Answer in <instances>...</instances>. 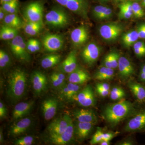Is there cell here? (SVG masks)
I'll list each match as a JSON object with an SVG mask.
<instances>
[{"label": "cell", "instance_id": "obj_19", "mask_svg": "<svg viewBox=\"0 0 145 145\" xmlns=\"http://www.w3.org/2000/svg\"><path fill=\"white\" fill-rule=\"evenodd\" d=\"M77 63V52L75 50H72L64 61L60 64L59 70L63 73L69 74L78 67Z\"/></svg>", "mask_w": 145, "mask_h": 145}, {"label": "cell", "instance_id": "obj_8", "mask_svg": "<svg viewBox=\"0 0 145 145\" xmlns=\"http://www.w3.org/2000/svg\"><path fill=\"white\" fill-rule=\"evenodd\" d=\"M55 1L78 14L83 18H87V5L84 0H54Z\"/></svg>", "mask_w": 145, "mask_h": 145}, {"label": "cell", "instance_id": "obj_53", "mask_svg": "<svg viewBox=\"0 0 145 145\" xmlns=\"http://www.w3.org/2000/svg\"><path fill=\"white\" fill-rule=\"evenodd\" d=\"M99 143H100V145H108L110 144V141L102 140Z\"/></svg>", "mask_w": 145, "mask_h": 145}, {"label": "cell", "instance_id": "obj_21", "mask_svg": "<svg viewBox=\"0 0 145 145\" xmlns=\"http://www.w3.org/2000/svg\"><path fill=\"white\" fill-rule=\"evenodd\" d=\"M68 77L69 82L81 85L91 79L90 75L86 71L78 67L69 73Z\"/></svg>", "mask_w": 145, "mask_h": 145}, {"label": "cell", "instance_id": "obj_59", "mask_svg": "<svg viewBox=\"0 0 145 145\" xmlns=\"http://www.w3.org/2000/svg\"><path fill=\"white\" fill-rule=\"evenodd\" d=\"M142 25L143 27H144V29H145V24H142Z\"/></svg>", "mask_w": 145, "mask_h": 145}, {"label": "cell", "instance_id": "obj_41", "mask_svg": "<svg viewBox=\"0 0 145 145\" xmlns=\"http://www.w3.org/2000/svg\"><path fill=\"white\" fill-rule=\"evenodd\" d=\"M132 7L133 15L135 18H142L144 16V10L138 3L133 2Z\"/></svg>", "mask_w": 145, "mask_h": 145}, {"label": "cell", "instance_id": "obj_26", "mask_svg": "<svg viewBox=\"0 0 145 145\" xmlns=\"http://www.w3.org/2000/svg\"><path fill=\"white\" fill-rule=\"evenodd\" d=\"M3 24L19 30L23 28L24 22L16 13L7 14L3 21Z\"/></svg>", "mask_w": 145, "mask_h": 145}, {"label": "cell", "instance_id": "obj_12", "mask_svg": "<svg viewBox=\"0 0 145 145\" xmlns=\"http://www.w3.org/2000/svg\"><path fill=\"white\" fill-rule=\"evenodd\" d=\"M75 134L74 125L72 119H71L68 126L64 132L56 136H49L50 143L56 145H65L69 144L73 140Z\"/></svg>", "mask_w": 145, "mask_h": 145}, {"label": "cell", "instance_id": "obj_46", "mask_svg": "<svg viewBox=\"0 0 145 145\" xmlns=\"http://www.w3.org/2000/svg\"><path fill=\"white\" fill-rule=\"evenodd\" d=\"M96 88H100L105 90H110V86L106 83H98L96 85Z\"/></svg>", "mask_w": 145, "mask_h": 145}, {"label": "cell", "instance_id": "obj_42", "mask_svg": "<svg viewBox=\"0 0 145 145\" xmlns=\"http://www.w3.org/2000/svg\"><path fill=\"white\" fill-rule=\"evenodd\" d=\"M103 132L100 128H98L96 132L93 135L92 139L91 140L90 144L91 145H95L99 143L103 140Z\"/></svg>", "mask_w": 145, "mask_h": 145}, {"label": "cell", "instance_id": "obj_50", "mask_svg": "<svg viewBox=\"0 0 145 145\" xmlns=\"http://www.w3.org/2000/svg\"><path fill=\"white\" fill-rule=\"evenodd\" d=\"M7 14V13L1 8V9H0V20L1 21L3 20L5 18Z\"/></svg>", "mask_w": 145, "mask_h": 145}, {"label": "cell", "instance_id": "obj_4", "mask_svg": "<svg viewBox=\"0 0 145 145\" xmlns=\"http://www.w3.org/2000/svg\"><path fill=\"white\" fill-rule=\"evenodd\" d=\"M44 6L39 1L30 3L25 7L24 15L26 20L43 25Z\"/></svg>", "mask_w": 145, "mask_h": 145}, {"label": "cell", "instance_id": "obj_6", "mask_svg": "<svg viewBox=\"0 0 145 145\" xmlns=\"http://www.w3.org/2000/svg\"><path fill=\"white\" fill-rule=\"evenodd\" d=\"M123 27L121 24L111 22L102 25L99 29L100 35L108 42L115 41L121 34Z\"/></svg>", "mask_w": 145, "mask_h": 145}, {"label": "cell", "instance_id": "obj_32", "mask_svg": "<svg viewBox=\"0 0 145 145\" xmlns=\"http://www.w3.org/2000/svg\"><path fill=\"white\" fill-rule=\"evenodd\" d=\"M129 88L138 101L143 102L145 100V88L142 85L136 82H129Z\"/></svg>", "mask_w": 145, "mask_h": 145}, {"label": "cell", "instance_id": "obj_29", "mask_svg": "<svg viewBox=\"0 0 145 145\" xmlns=\"http://www.w3.org/2000/svg\"><path fill=\"white\" fill-rule=\"evenodd\" d=\"M120 55L116 51H111L106 55L103 61V66L115 69L118 67Z\"/></svg>", "mask_w": 145, "mask_h": 145}, {"label": "cell", "instance_id": "obj_31", "mask_svg": "<svg viewBox=\"0 0 145 145\" xmlns=\"http://www.w3.org/2000/svg\"><path fill=\"white\" fill-rule=\"evenodd\" d=\"M50 79L51 85L55 89H61L65 84V73L60 71L52 72L50 76Z\"/></svg>", "mask_w": 145, "mask_h": 145}, {"label": "cell", "instance_id": "obj_15", "mask_svg": "<svg viewBox=\"0 0 145 145\" xmlns=\"http://www.w3.org/2000/svg\"><path fill=\"white\" fill-rule=\"evenodd\" d=\"M89 37L87 27L82 25L73 29L71 34V39L72 44L76 47L82 46L87 41Z\"/></svg>", "mask_w": 145, "mask_h": 145}, {"label": "cell", "instance_id": "obj_11", "mask_svg": "<svg viewBox=\"0 0 145 145\" xmlns=\"http://www.w3.org/2000/svg\"><path fill=\"white\" fill-rule=\"evenodd\" d=\"M72 100L78 103L81 106L89 107L95 104V99L94 92L91 87L86 86L81 90L75 96Z\"/></svg>", "mask_w": 145, "mask_h": 145}, {"label": "cell", "instance_id": "obj_28", "mask_svg": "<svg viewBox=\"0 0 145 145\" xmlns=\"http://www.w3.org/2000/svg\"><path fill=\"white\" fill-rule=\"evenodd\" d=\"M61 60L60 54H52L47 55L42 59L41 65L45 69L51 68L59 63Z\"/></svg>", "mask_w": 145, "mask_h": 145}, {"label": "cell", "instance_id": "obj_51", "mask_svg": "<svg viewBox=\"0 0 145 145\" xmlns=\"http://www.w3.org/2000/svg\"><path fill=\"white\" fill-rule=\"evenodd\" d=\"M133 143L130 140H125L123 142L121 143L120 145H131L133 144Z\"/></svg>", "mask_w": 145, "mask_h": 145}, {"label": "cell", "instance_id": "obj_52", "mask_svg": "<svg viewBox=\"0 0 145 145\" xmlns=\"http://www.w3.org/2000/svg\"><path fill=\"white\" fill-rule=\"evenodd\" d=\"M3 130L1 128L0 130V143L1 144L3 143Z\"/></svg>", "mask_w": 145, "mask_h": 145}, {"label": "cell", "instance_id": "obj_24", "mask_svg": "<svg viewBox=\"0 0 145 145\" xmlns=\"http://www.w3.org/2000/svg\"><path fill=\"white\" fill-rule=\"evenodd\" d=\"M80 85L69 82L67 84H65L60 89L61 94L67 100H72L74 96L81 90Z\"/></svg>", "mask_w": 145, "mask_h": 145}, {"label": "cell", "instance_id": "obj_33", "mask_svg": "<svg viewBox=\"0 0 145 145\" xmlns=\"http://www.w3.org/2000/svg\"><path fill=\"white\" fill-rule=\"evenodd\" d=\"M132 4L130 1H126L119 5V17L120 19H128L132 17L133 15Z\"/></svg>", "mask_w": 145, "mask_h": 145}, {"label": "cell", "instance_id": "obj_10", "mask_svg": "<svg viewBox=\"0 0 145 145\" xmlns=\"http://www.w3.org/2000/svg\"><path fill=\"white\" fill-rule=\"evenodd\" d=\"M71 119L70 116L66 114L54 120L47 127L49 136H56L64 132Z\"/></svg>", "mask_w": 145, "mask_h": 145}, {"label": "cell", "instance_id": "obj_7", "mask_svg": "<svg viewBox=\"0 0 145 145\" xmlns=\"http://www.w3.org/2000/svg\"><path fill=\"white\" fill-rule=\"evenodd\" d=\"M42 42L44 49L50 52L59 51L62 48L64 44L63 38L59 34H45L42 37Z\"/></svg>", "mask_w": 145, "mask_h": 145}, {"label": "cell", "instance_id": "obj_14", "mask_svg": "<svg viewBox=\"0 0 145 145\" xmlns=\"http://www.w3.org/2000/svg\"><path fill=\"white\" fill-rule=\"evenodd\" d=\"M32 88L37 95H40L46 90L47 86V79L44 73L39 71L33 72L31 76Z\"/></svg>", "mask_w": 145, "mask_h": 145}, {"label": "cell", "instance_id": "obj_40", "mask_svg": "<svg viewBox=\"0 0 145 145\" xmlns=\"http://www.w3.org/2000/svg\"><path fill=\"white\" fill-rule=\"evenodd\" d=\"M35 141V138L30 135L24 136L15 140L14 144L16 145H31L33 144Z\"/></svg>", "mask_w": 145, "mask_h": 145}, {"label": "cell", "instance_id": "obj_60", "mask_svg": "<svg viewBox=\"0 0 145 145\" xmlns=\"http://www.w3.org/2000/svg\"><path fill=\"white\" fill-rule=\"evenodd\" d=\"M136 1H140V0H136Z\"/></svg>", "mask_w": 145, "mask_h": 145}, {"label": "cell", "instance_id": "obj_45", "mask_svg": "<svg viewBox=\"0 0 145 145\" xmlns=\"http://www.w3.org/2000/svg\"><path fill=\"white\" fill-rule=\"evenodd\" d=\"M137 31L138 32L139 38L145 39V29L142 25H141L137 27Z\"/></svg>", "mask_w": 145, "mask_h": 145}, {"label": "cell", "instance_id": "obj_1", "mask_svg": "<svg viewBox=\"0 0 145 145\" xmlns=\"http://www.w3.org/2000/svg\"><path fill=\"white\" fill-rule=\"evenodd\" d=\"M136 112L131 102L123 99L108 106L104 110V116L109 123L114 126Z\"/></svg>", "mask_w": 145, "mask_h": 145}, {"label": "cell", "instance_id": "obj_9", "mask_svg": "<svg viewBox=\"0 0 145 145\" xmlns=\"http://www.w3.org/2000/svg\"><path fill=\"white\" fill-rule=\"evenodd\" d=\"M100 46L94 43L86 45L81 52V57L86 64L89 66L93 64L98 59L101 53Z\"/></svg>", "mask_w": 145, "mask_h": 145}, {"label": "cell", "instance_id": "obj_57", "mask_svg": "<svg viewBox=\"0 0 145 145\" xmlns=\"http://www.w3.org/2000/svg\"><path fill=\"white\" fill-rule=\"evenodd\" d=\"M98 1L101 2H106L110 0H98Z\"/></svg>", "mask_w": 145, "mask_h": 145}, {"label": "cell", "instance_id": "obj_23", "mask_svg": "<svg viewBox=\"0 0 145 145\" xmlns=\"http://www.w3.org/2000/svg\"><path fill=\"white\" fill-rule=\"evenodd\" d=\"M95 123L77 121L74 126L75 134L78 139L83 140L89 135Z\"/></svg>", "mask_w": 145, "mask_h": 145}, {"label": "cell", "instance_id": "obj_58", "mask_svg": "<svg viewBox=\"0 0 145 145\" xmlns=\"http://www.w3.org/2000/svg\"><path fill=\"white\" fill-rule=\"evenodd\" d=\"M142 5L145 8V0H143L142 3Z\"/></svg>", "mask_w": 145, "mask_h": 145}, {"label": "cell", "instance_id": "obj_49", "mask_svg": "<svg viewBox=\"0 0 145 145\" xmlns=\"http://www.w3.org/2000/svg\"><path fill=\"white\" fill-rule=\"evenodd\" d=\"M133 49H145V43L142 41H137L133 45Z\"/></svg>", "mask_w": 145, "mask_h": 145}, {"label": "cell", "instance_id": "obj_37", "mask_svg": "<svg viewBox=\"0 0 145 145\" xmlns=\"http://www.w3.org/2000/svg\"><path fill=\"white\" fill-rule=\"evenodd\" d=\"M26 44L27 49L29 53H34L38 52L41 48L40 42L36 39H29Z\"/></svg>", "mask_w": 145, "mask_h": 145}, {"label": "cell", "instance_id": "obj_27", "mask_svg": "<svg viewBox=\"0 0 145 145\" xmlns=\"http://www.w3.org/2000/svg\"><path fill=\"white\" fill-rule=\"evenodd\" d=\"M114 73V69L103 66L96 71L93 78L99 81L108 80L113 78Z\"/></svg>", "mask_w": 145, "mask_h": 145}, {"label": "cell", "instance_id": "obj_47", "mask_svg": "<svg viewBox=\"0 0 145 145\" xmlns=\"http://www.w3.org/2000/svg\"><path fill=\"white\" fill-rule=\"evenodd\" d=\"M96 90L97 93L103 97H106L110 93V90H105L100 88H96Z\"/></svg>", "mask_w": 145, "mask_h": 145}, {"label": "cell", "instance_id": "obj_22", "mask_svg": "<svg viewBox=\"0 0 145 145\" xmlns=\"http://www.w3.org/2000/svg\"><path fill=\"white\" fill-rule=\"evenodd\" d=\"M74 118L77 121L96 123L97 117L93 110L89 109L76 110L73 112Z\"/></svg>", "mask_w": 145, "mask_h": 145}, {"label": "cell", "instance_id": "obj_16", "mask_svg": "<svg viewBox=\"0 0 145 145\" xmlns=\"http://www.w3.org/2000/svg\"><path fill=\"white\" fill-rule=\"evenodd\" d=\"M58 101L54 98H48L43 101L42 104V112L46 121L51 120L57 113Z\"/></svg>", "mask_w": 145, "mask_h": 145}, {"label": "cell", "instance_id": "obj_38", "mask_svg": "<svg viewBox=\"0 0 145 145\" xmlns=\"http://www.w3.org/2000/svg\"><path fill=\"white\" fill-rule=\"evenodd\" d=\"M110 98L113 101H117L122 99L125 96V91L119 87H114L110 91Z\"/></svg>", "mask_w": 145, "mask_h": 145}, {"label": "cell", "instance_id": "obj_56", "mask_svg": "<svg viewBox=\"0 0 145 145\" xmlns=\"http://www.w3.org/2000/svg\"><path fill=\"white\" fill-rule=\"evenodd\" d=\"M127 0H114V1L116 2H124L125 1H126Z\"/></svg>", "mask_w": 145, "mask_h": 145}, {"label": "cell", "instance_id": "obj_44", "mask_svg": "<svg viewBox=\"0 0 145 145\" xmlns=\"http://www.w3.org/2000/svg\"><path fill=\"white\" fill-rule=\"evenodd\" d=\"M117 134H118V133H116L108 132L105 133H103V140L110 141Z\"/></svg>", "mask_w": 145, "mask_h": 145}, {"label": "cell", "instance_id": "obj_48", "mask_svg": "<svg viewBox=\"0 0 145 145\" xmlns=\"http://www.w3.org/2000/svg\"><path fill=\"white\" fill-rule=\"evenodd\" d=\"M135 54L138 57H142L145 56V49L136 48L133 49Z\"/></svg>", "mask_w": 145, "mask_h": 145}, {"label": "cell", "instance_id": "obj_18", "mask_svg": "<svg viewBox=\"0 0 145 145\" xmlns=\"http://www.w3.org/2000/svg\"><path fill=\"white\" fill-rule=\"evenodd\" d=\"M32 123V119L29 117H24L19 119L10 127L9 135L13 137L22 135L29 129Z\"/></svg>", "mask_w": 145, "mask_h": 145}, {"label": "cell", "instance_id": "obj_54", "mask_svg": "<svg viewBox=\"0 0 145 145\" xmlns=\"http://www.w3.org/2000/svg\"><path fill=\"white\" fill-rule=\"evenodd\" d=\"M11 1L12 0H1V3L2 5L4 3L8 2L10 1Z\"/></svg>", "mask_w": 145, "mask_h": 145}, {"label": "cell", "instance_id": "obj_2", "mask_svg": "<svg viewBox=\"0 0 145 145\" xmlns=\"http://www.w3.org/2000/svg\"><path fill=\"white\" fill-rule=\"evenodd\" d=\"M27 86L26 72L20 69H15L10 72L7 78V96L12 102L19 101L24 96Z\"/></svg>", "mask_w": 145, "mask_h": 145}, {"label": "cell", "instance_id": "obj_30", "mask_svg": "<svg viewBox=\"0 0 145 145\" xmlns=\"http://www.w3.org/2000/svg\"><path fill=\"white\" fill-rule=\"evenodd\" d=\"M43 25L26 20L24 22L23 28L27 35L35 36L40 32L43 27Z\"/></svg>", "mask_w": 145, "mask_h": 145}, {"label": "cell", "instance_id": "obj_55", "mask_svg": "<svg viewBox=\"0 0 145 145\" xmlns=\"http://www.w3.org/2000/svg\"><path fill=\"white\" fill-rule=\"evenodd\" d=\"M141 71L145 73V65L143 66L142 67V69H141Z\"/></svg>", "mask_w": 145, "mask_h": 145}, {"label": "cell", "instance_id": "obj_13", "mask_svg": "<svg viewBox=\"0 0 145 145\" xmlns=\"http://www.w3.org/2000/svg\"><path fill=\"white\" fill-rule=\"evenodd\" d=\"M145 129V110L136 112L127 123L125 127L127 132L138 131Z\"/></svg>", "mask_w": 145, "mask_h": 145}, {"label": "cell", "instance_id": "obj_3", "mask_svg": "<svg viewBox=\"0 0 145 145\" xmlns=\"http://www.w3.org/2000/svg\"><path fill=\"white\" fill-rule=\"evenodd\" d=\"M45 18L46 24L54 28H63L69 24L67 13L59 7L52 8L46 13Z\"/></svg>", "mask_w": 145, "mask_h": 145}, {"label": "cell", "instance_id": "obj_39", "mask_svg": "<svg viewBox=\"0 0 145 145\" xmlns=\"http://www.w3.org/2000/svg\"><path fill=\"white\" fill-rule=\"evenodd\" d=\"M10 64V59L8 54L4 50H0V67L1 69L8 67Z\"/></svg>", "mask_w": 145, "mask_h": 145}, {"label": "cell", "instance_id": "obj_20", "mask_svg": "<svg viewBox=\"0 0 145 145\" xmlns=\"http://www.w3.org/2000/svg\"><path fill=\"white\" fill-rule=\"evenodd\" d=\"M34 101L20 102L16 105L13 109V118L14 120H19L28 115L32 110Z\"/></svg>", "mask_w": 145, "mask_h": 145}, {"label": "cell", "instance_id": "obj_36", "mask_svg": "<svg viewBox=\"0 0 145 145\" xmlns=\"http://www.w3.org/2000/svg\"><path fill=\"white\" fill-rule=\"evenodd\" d=\"M19 2L18 0H12L8 2L2 4L1 8L7 13L12 14L16 13L18 10Z\"/></svg>", "mask_w": 145, "mask_h": 145}, {"label": "cell", "instance_id": "obj_35", "mask_svg": "<svg viewBox=\"0 0 145 145\" xmlns=\"http://www.w3.org/2000/svg\"><path fill=\"white\" fill-rule=\"evenodd\" d=\"M139 39V36L137 30H133L123 34L121 40L124 46L129 48L132 46H133Z\"/></svg>", "mask_w": 145, "mask_h": 145}, {"label": "cell", "instance_id": "obj_34", "mask_svg": "<svg viewBox=\"0 0 145 145\" xmlns=\"http://www.w3.org/2000/svg\"><path fill=\"white\" fill-rule=\"evenodd\" d=\"M18 35V30L3 24L0 29V39L4 40H12Z\"/></svg>", "mask_w": 145, "mask_h": 145}, {"label": "cell", "instance_id": "obj_17", "mask_svg": "<svg viewBox=\"0 0 145 145\" xmlns=\"http://www.w3.org/2000/svg\"><path fill=\"white\" fill-rule=\"evenodd\" d=\"M118 67L119 76L122 80H127L135 73V69L132 63L124 56H120Z\"/></svg>", "mask_w": 145, "mask_h": 145}, {"label": "cell", "instance_id": "obj_25", "mask_svg": "<svg viewBox=\"0 0 145 145\" xmlns=\"http://www.w3.org/2000/svg\"><path fill=\"white\" fill-rule=\"evenodd\" d=\"M93 17L97 20H108L111 18L113 13L111 8L103 5H98L95 7L92 10Z\"/></svg>", "mask_w": 145, "mask_h": 145}, {"label": "cell", "instance_id": "obj_43", "mask_svg": "<svg viewBox=\"0 0 145 145\" xmlns=\"http://www.w3.org/2000/svg\"><path fill=\"white\" fill-rule=\"evenodd\" d=\"M7 114V110L2 101L0 102V118L3 119L6 117Z\"/></svg>", "mask_w": 145, "mask_h": 145}, {"label": "cell", "instance_id": "obj_5", "mask_svg": "<svg viewBox=\"0 0 145 145\" xmlns=\"http://www.w3.org/2000/svg\"><path fill=\"white\" fill-rule=\"evenodd\" d=\"M10 46L12 53L18 59L27 62L31 60L29 53L27 49L26 43L20 35H17L12 40Z\"/></svg>", "mask_w": 145, "mask_h": 145}]
</instances>
